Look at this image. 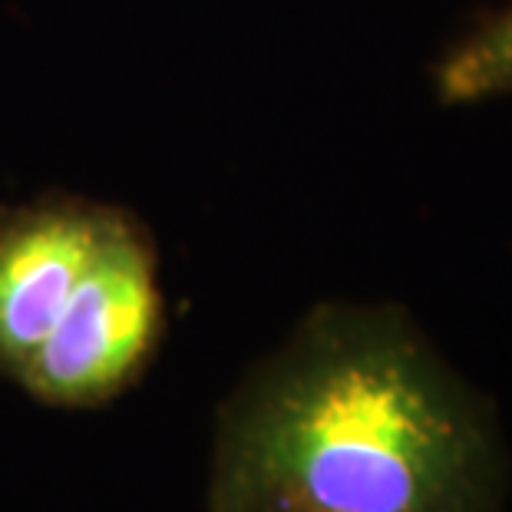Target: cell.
Listing matches in <instances>:
<instances>
[{"instance_id":"obj_2","label":"cell","mask_w":512,"mask_h":512,"mask_svg":"<svg viewBox=\"0 0 512 512\" xmlns=\"http://www.w3.org/2000/svg\"><path fill=\"white\" fill-rule=\"evenodd\" d=\"M162 331L156 248L133 215L116 212L70 308L27 361L17 387L43 407H106L156 361Z\"/></svg>"},{"instance_id":"obj_1","label":"cell","mask_w":512,"mask_h":512,"mask_svg":"<svg viewBox=\"0 0 512 512\" xmlns=\"http://www.w3.org/2000/svg\"><path fill=\"white\" fill-rule=\"evenodd\" d=\"M493 400L397 304L324 301L238 380L212 427L205 512H506Z\"/></svg>"},{"instance_id":"obj_4","label":"cell","mask_w":512,"mask_h":512,"mask_svg":"<svg viewBox=\"0 0 512 512\" xmlns=\"http://www.w3.org/2000/svg\"><path fill=\"white\" fill-rule=\"evenodd\" d=\"M443 103H479L512 93V7L463 37L437 67Z\"/></svg>"},{"instance_id":"obj_3","label":"cell","mask_w":512,"mask_h":512,"mask_svg":"<svg viewBox=\"0 0 512 512\" xmlns=\"http://www.w3.org/2000/svg\"><path fill=\"white\" fill-rule=\"evenodd\" d=\"M116 209L47 199L0 209V377L24 374L100 252Z\"/></svg>"}]
</instances>
